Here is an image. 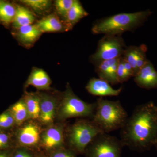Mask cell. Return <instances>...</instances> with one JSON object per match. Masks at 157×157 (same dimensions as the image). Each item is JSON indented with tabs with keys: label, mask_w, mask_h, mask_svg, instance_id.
<instances>
[{
	"label": "cell",
	"mask_w": 157,
	"mask_h": 157,
	"mask_svg": "<svg viewBox=\"0 0 157 157\" xmlns=\"http://www.w3.org/2000/svg\"><path fill=\"white\" fill-rule=\"evenodd\" d=\"M102 133L104 132L92 120L78 118L66 128V146L77 155L83 154L90 143Z\"/></svg>",
	"instance_id": "277c9868"
},
{
	"label": "cell",
	"mask_w": 157,
	"mask_h": 157,
	"mask_svg": "<svg viewBox=\"0 0 157 157\" xmlns=\"http://www.w3.org/2000/svg\"><path fill=\"white\" fill-rule=\"evenodd\" d=\"M156 107H157V106H156Z\"/></svg>",
	"instance_id": "1f68e13d"
},
{
	"label": "cell",
	"mask_w": 157,
	"mask_h": 157,
	"mask_svg": "<svg viewBox=\"0 0 157 157\" xmlns=\"http://www.w3.org/2000/svg\"><path fill=\"white\" fill-rule=\"evenodd\" d=\"M96 102L88 103L76 96L67 83L60 97L56 122H64L73 118L92 120L95 112Z\"/></svg>",
	"instance_id": "5b68a950"
},
{
	"label": "cell",
	"mask_w": 157,
	"mask_h": 157,
	"mask_svg": "<svg viewBox=\"0 0 157 157\" xmlns=\"http://www.w3.org/2000/svg\"><path fill=\"white\" fill-rule=\"evenodd\" d=\"M20 2L39 14L48 11L52 4L51 1L49 0H22Z\"/></svg>",
	"instance_id": "7402d4cb"
},
{
	"label": "cell",
	"mask_w": 157,
	"mask_h": 157,
	"mask_svg": "<svg viewBox=\"0 0 157 157\" xmlns=\"http://www.w3.org/2000/svg\"><path fill=\"white\" fill-rule=\"evenodd\" d=\"M123 147L120 139L102 133L90 143L84 154L85 157H121Z\"/></svg>",
	"instance_id": "52a82bcc"
},
{
	"label": "cell",
	"mask_w": 157,
	"mask_h": 157,
	"mask_svg": "<svg viewBox=\"0 0 157 157\" xmlns=\"http://www.w3.org/2000/svg\"><path fill=\"white\" fill-rule=\"evenodd\" d=\"M36 152L26 147H16L13 149L11 157H36Z\"/></svg>",
	"instance_id": "484cf974"
},
{
	"label": "cell",
	"mask_w": 157,
	"mask_h": 157,
	"mask_svg": "<svg viewBox=\"0 0 157 157\" xmlns=\"http://www.w3.org/2000/svg\"><path fill=\"white\" fill-rule=\"evenodd\" d=\"M147 47L145 45L127 47L122 57L131 65L134 77L148 60L147 58Z\"/></svg>",
	"instance_id": "8fae6325"
},
{
	"label": "cell",
	"mask_w": 157,
	"mask_h": 157,
	"mask_svg": "<svg viewBox=\"0 0 157 157\" xmlns=\"http://www.w3.org/2000/svg\"><path fill=\"white\" fill-rule=\"evenodd\" d=\"M52 80L46 72L42 69L34 68L26 81L25 86H33L40 91H48L51 89Z\"/></svg>",
	"instance_id": "9a60e30c"
},
{
	"label": "cell",
	"mask_w": 157,
	"mask_h": 157,
	"mask_svg": "<svg viewBox=\"0 0 157 157\" xmlns=\"http://www.w3.org/2000/svg\"><path fill=\"white\" fill-rule=\"evenodd\" d=\"M67 125L66 121L56 122L44 127L40 138V151L48 155L67 146L65 135Z\"/></svg>",
	"instance_id": "9c48e42d"
},
{
	"label": "cell",
	"mask_w": 157,
	"mask_h": 157,
	"mask_svg": "<svg viewBox=\"0 0 157 157\" xmlns=\"http://www.w3.org/2000/svg\"><path fill=\"white\" fill-rule=\"evenodd\" d=\"M14 119L17 126L29 119L28 112L23 99L21 98L8 108Z\"/></svg>",
	"instance_id": "ffe728a7"
},
{
	"label": "cell",
	"mask_w": 157,
	"mask_h": 157,
	"mask_svg": "<svg viewBox=\"0 0 157 157\" xmlns=\"http://www.w3.org/2000/svg\"><path fill=\"white\" fill-rule=\"evenodd\" d=\"M96 102L95 112L92 120L102 132L108 134L123 127L128 115L120 101L100 98Z\"/></svg>",
	"instance_id": "3957f363"
},
{
	"label": "cell",
	"mask_w": 157,
	"mask_h": 157,
	"mask_svg": "<svg viewBox=\"0 0 157 157\" xmlns=\"http://www.w3.org/2000/svg\"><path fill=\"white\" fill-rule=\"evenodd\" d=\"M74 1L75 0H56L55 2L54 6L57 12L64 20L73 6Z\"/></svg>",
	"instance_id": "d4e9b609"
},
{
	"label": "cell",
	"mask_w": 157,
	"mask_h": 157,
	"mask_svg": "<svg viewBox=\"0 0 157 157\" xmlns=\"http://www.w3.org/2000/svg\"><path fill=\"white\" fill-rule=\"evenodd\" d=\"M16 127L14 118L9 109L0 114V131L12 132Z\"/></svg>",
	"instance_id": "603a6c76"
},
{
	"label": "cell",
	"mask_w": 157,
	"mask_h": 157,
	"mask_svg": "<svg viewBox=\"0 0 157 157\" xmlns=\"http://www.w3.org/2000/svg\"><path fill=\"white\" fill-rule=\"evenodd\" d=\"M117 76L119 83H123L132 77V76L127 73L124 67L123 61L122 57H121L119 63L118 65Z\"/></svg>",
	"instance_id": "83f0119b"
},
{
	"label": "cell",
	"mask_w": 157,
	"mask_h": 157,
	"mask_svg": "<svg viewBox=\"0 0 157 157\" xmlns=\"http://www.w3.org/2000/svg\"><path fill=\"white\" fill-rule=\"evenodd\" d=\"M16 30L15 35L17 40L21 44L27 46L34 44L42 34L36 25L24 26Z\"/></svg>",
	"instance_id": "2e32d148"
},
{
	"label": "cell",
	"mask_w": 157,
	"mask_h": 157,
	"mask_svg": "<svg viewBox=\"0 0 157 157\" xmlns=\"http://www.w3.org/2000/svg\"><path fill=\"white\" fill-rule=\"evenodd\" d=\"M16 11V5L8 1L0 0V22L7 26L12 24Z\"/></svg>",
	"instance_id": "44dd1931"
},
{
	"label": "cell",
	"mask_w": 157,
	"mask_h": 157,
	"mask_svg": "<svg viewBox=\"0 0 157 157\" xmlns=\"http://www.w3.org/2000/svg\"><path fill=\"white\" fill-rule=\"evenodd\" d=\"M15 147L12 132L0 131V150L11 149Z\"/></svg>",
	"instance_id": "cb8c5ba5"
},
{
	"label": "cell",
	"mask_w": 157,
	"mask_h": 157,
	"mask_svg": "<svg viewBox=\"0 0 157 157\" xmlns=\"http://www.w3.org/2000/svg\"><path fill=\"white\" fill-rule=\"evenodd\" d=\"M88 92L93 95L100 98L107 96H117L122 90V88L115 89L105 80L100 78H91L86 87Z\"/></svg>",
	"instance_id": "4fadbf2b"
},
{
	"label": "cell",
	"mask_w": 157,
	"mask_h": 157,
	"mask_svg": "<svg viewBox=\"0 0 157 157\" xmlns=\"http://www.w3.org/2000/svg\"><path fill=\"white\" fill-rule=\"evenodd\" d=\"M16 14L12 24V27L16 30L21 27L33 24L35 20L33 13L22 6L16 5Z\"/></svg>",
	"instance_id": "ac0fdd59"
},
{
	"label": "cell",
	"mask_w": 157,
	"mask_h": 157,
	"mask_svg": "<svg viewBox=\"0 0 157 157\" xmlns=\"http://www.w3.org/2000/svg\"><path fill=\"white\" fill-rule=\"evenodd\" d=\"M134 80L136 84L141 88H157V71L151 62L147 61L135 76Z\"/></svg>",
	"instance_id": "7c38bea8"
},
{
	"label": "cell",
	"mask_w": 157,
	"mask_h": 157,
	"mask_svg": "<svg viewBox=\"0 0 157 157\" xmlns=\"http://www.w3.org/2000/svg\"><path fill=\"white\" fill-rule=\"evenodd\" d=\"M40 98V112L39 121L43 126L56 122L59 96L55 94L39 91Z\"/></svg>",
	"instance_id": "30bf717a"
},
{
	"label": "cell",
	"mask_w": 157,
	"mask_h": 157,
	"mask_svg": "<svg viewBox=\"0 0 157 157\" xmlns=\"http://www.w3.org/2000/svg\"><path fill=\"white\" fill-rule=\"evenodd\" d=\"M30 119L39 121L40 112V98L39 91L25 92L22 97Z\"/></svg>",
	"instance_id": "e0dca14e"
},
{
	"label": "cell",
	"mask_w": 157,
	"mask_h": 157,
	"mask_svg": "<svg viewBox=\"0 0 157 157\" xmlns=\"http://www.w3.org/2000/svg\"><path fill=\"white\" fill-rule=\"evenodd\" d=\"M35 25L42 33L63 32L72 29L55 14H49L43 17Z\"/></svg>",
	"instance_id": "5bb4252c"
},
{
	"label": "cell",
	"mask_w": 157,
	"mask_h": 157,
	"mask_svg": "<svg viewBox=\"0 0 157 157\" xmlns=\"http://www.w3.org/2000/svg\"><path fill=\"white\" fill-rule=\"evenodd\" d=\"M149 10L131 13H121L99 20L92 28L94 34L121 35L133 30L143 23L151 14Z\"/></svg>",
	"instance_id": "7a4b0ae2"
},
{
	"label": "cell",
	"mask_w": 157,
	"mask_h": 157,
	"mask_svg": "<svg viewBox=\"0 0 157 157\" xmlns=\"http://www.w3.org/2000/svg\"><path fill=\"white\" fill-rule=\"evenodd\" d=\"M14 148L6 150H0V157H11Z\"/></svg>",
	"instance_id": "f1b7e54d"
},
{
	"label": "cell",
	"mask_w": 157,
	"mask_h": 157,
	"mask_svg": "<svg viewBox=\"0 0 157 157\" xmlns=\"http://www.w3.org/2000/svg\"><path fill=\"white\" fill-rule=\"evenodd\" d=\"M121 35H105L99 41L91 60L97 65L101 62L122 57L126 48Z\"/></svg>",
	"instance_id": "ba28073f"
},
{
	"label": "cell",
	"mask_w": 157,
	"mask_h": 157,
	"mask_svg": "<svg viewBox=\"0 0 157 157\" xmlns=\"http://www.w3.org/2000/svg\"><path fill=\"white\" fill-rule=\"evenodd\" d=\"M88 15V13L85 10L80 2L78 0H75L64 21L72 28L74 25Z\"/></svg>",
	"instance_id": "d6986e66"
},
{
	"label": "cell",
	"mask_w": 157,
	"mask_h": 157,
	"mask_svg": "<svg viewBox=\"0 0 157 157\" xmlns=\"http://www.w3.org/2000/svg\"><path fill=\"white\" fill-rule=\"evenodd\" d=\"M123 146L138 152L149 150L157 143V109L152 102L134 109L121 129Z\"/></svg>",
	"instance_id": "6da1fadb"
},
{
	"label": "cell",
	"mask_w": 157,
	"mask_h": 157,
	"mask_svg": "<svg viewBox=\"0 0 157 157\" xmlns=\"http://www.w3.org/2000/svg\"><path fill=\"white\" fill-rule=\"evenodd\" d=\"M154 147H155L157 151V143L155 144V145Z\"/></svg>",
	"instance_id": "4dcf8cb0"
},
{
	"label": "cell",
	"mask_w": 157,
	"mask_h": 157,
	"mask_svg": "<svg viewBox=\"0 0 157 157\" xmlns=\"http://www.w3.org/2000/svg\"><path fill=\"white\" fill-rule=\"evenodd\" d=\"M36 157H48V155L45 153L44 152L41 151H38L36 152Z\"/></svg>",
	"instance_id": "f546056e"
},
{
	"label": "cell",
	"mask_w": 157,
	"mask_h": 157,
	"mask_svg": "<svg viewBox=\"0 0 157 157\" xmlns=\"http://www.w3.org/2000/svg\"><path fill=\"white\" fill-rule=\"evenodd\" d=\"M77 154L67 147H62L55 151L52 152L49 155L48 157H77Z\"/></svg>",
	"instance_id": "4316f807"
},
{
	"label": "cell",
	"mask_w": 157,
	"mask_h": 157,
	"mask_svg": "<svg viewBox=\"0 0 157 157\" xmlns=\"http://www.w3.org/2000/svg\"><path fill=\"white\" fill-rule=\"evenodd\" d=\"M44 126L39 121L29 119L17 126L12 132L15 147H21L40 151L41 133Z\"/></svg>",
	"instance_id": "8992f818"
}]
</instances>
